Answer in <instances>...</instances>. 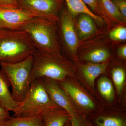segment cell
Returning a JSON list of instances; mask_svg holds the SVG:
<instances>
[{
    "label": "cell",
    "instance_id": "obj_1",
    "mask_svg": "<svg viewBox=\"0 0 126 126\" xmlns=\"http://www.w3.org/2000/svg\"><path fill=\"white\" fill-rule=\"evenodd\" d=\"M30 83L35 79L47 78L58 82L68 77L75 78L74 63L60 53H47L37 51L33 56Z\"/></svg>",
    "mask_w": 126,
    "mask_h": 126
},
{
    "label": "cell",
    "instance_id": "obj_2",
    "mask_svg": "<svg viewBox=\"0 0 126 126\" xmlns=\"http://www.w3.org/2000/svg\"><path fill=\"white\" fill-rule=\"evenodd\" d=\"M37 51L24 30L0 29V63L21 62L33 56Z\"/></svg>",
    "mask_w": 126,
    "mask_h": 126
},
{
    "label": "cell",
    "instance_id": "obj_3",
    "mask_svg": "<svg viewBox=\"0 0 126 126\" xmlns=\"http://www.w3.org/2000/svg\"><path fill=\"white\" fill-rule=\"evenodd\" d=\"M22 30L29 35L37 51L60 53L57 21L35 17Z\"/></svg>",
    "mask_w": 126,
    "mask_h": 126
},
{
    "label": "cell",
    "instance_id": "obj_4",
    "mask_svg": "<svg viewBox=\"0 0 126 126\" xmlns=\"http://www.w3.org/2000/svg\"><path fill=\"white\" fill-rule=\"evenodd\" d=\"M59 108L50 98L42 79L38 78L31 83L29 92L14 112V117L34 116Z\"/></svg>",
    "mask_w": 126,
    "mask_h": 126
},
{
    "label": "cell",
    "instance_id": "obj_5",
    "mask_svg": "<svg viewBox=\"0 0 126 126\" xmlns=\"http://www.w3.org/2000/svg\"><path fill=\"white\" fill-rule=\"evenodd\" d=\"M33 61L32 56L18 63H0L1 70L7 75L10 83L12 96L16 102H23L29 91Z\"/></svg>",
    "mask_w": 126,
    "mask_h": 126
},
{
    "label": "cell",
    "instance_id": "obj_6",
    "mask_svg": "<svg viewBox=\"0 0 126 126\" xmlns=\"http://www.w3.org/2000/svg\"><path fill=\"white\" fill-rule=\"evenodd\" d=\"M58 82L79 113L87 117L102 109L96 98L75 78L67 77Z\"/></svg>",
    "mask_w": 126,
    "mask_h": 126
},
{
    "label": "cell",
    "instance_id": "obj_7",
    "mask_svg": "<svg viewBox=\"0 0 126 126\" xmlns=\"http://www.w3.org/2000/svg\"><path fill=\"white\" fill-rule=\"evenodd\" d=\"M58 33L67 54L73 62L78 60L77 53L80 41L76 33L74 19L66 8L62 9L59 16Z\"/></svg>",
    "mask_w": 126,
    "mask_h": 126
},
{
    "label": "cell",
    "instance_id": "obj_8",
    "mask_svg": "<svg viewBox=\"0 0 126 126\" xmlns=\"http://www.w3.org/2000/svg\"><path fill=\"white\" fill-rule=\"evenodd\" d=\"M74 63L75 79L95 97L96 80L102 75L107 73L110 63H94L79 60Z\"/></svg>",
    "mask_w": 126,
    "mask_h": 126
},
{
    "label": "cell",
    "instance_id": "obj_9",
    "mask_svg": "<svg viewBox=\"0 0 126 126\" xmlns=\"http://www.w3.org/2000/svg\"><path fill=\"white\" fill-rule=\"evenodd\" d=\"M64 0H18L20 9L35 17L58 21Z\"/></svg>",
    "mask_w": 126,
    "mask_h": 126
},
{
    "label": "cell",
    "instance_id": "obj_10",
    "mask_svg": "<svg viewBox=\"0 0 126 126\" xmlns=\"http://www.w3.org/2000/svg\"><path fill=\"white\" fill-rule=\"evenodd\" d=\"M95 97L102 109H121L115 88L107 73L102 75L97 79L95 82Z\"/></svg>",
    "mask_w": 126,
    "mask_h": 126
},
{
    "label": "cell",
    "instance_id": "obj_11",
    "mask_svg": "<svg viewBox=\"0 0 126 126\" xmlns=\"http://www.w3.org/2000/svg\"><path fill=\"white\" fill-rule=\"evenodd\" d=\"M87 117L92 126H126V110L102 109Z\"/></svg>",
    "mask_w": 126,
    "mask_h": 126
},
{
    "label": "cell",
    "instance_id": "obj_12",
    "mask_svg": "<svg viewBox=\"0 0 126 126\" xmlns=\"http://www.w3.org/2000/svg\"><path fill=\"white\" fill-rule=\"evenodd\" d=\"M35 17L20 8H0V29L22 30Z\"/></svg>",
    "mask_w": 126,
    "mask_h": 126
},
{
    "label": "cell",
    "instance_id": "obj_13",
    "mask_svg": "<svg viewBox=\"0 0 126 126\" xmlns=\"http://www.w3.org/2000/svg\"><path fill=\"white\" fill-rule=\"evenodd\" d=\"M109 65L107 74L115 88L120 109L126 110V70L121 63L112 61Z\"/></svg>",
    "mask_w": 126,
    "mask_h": 126
},
{
    "label": "cell",
    "instance_id": "obj_14",
    "mask_svg": "<svg viewBox=\"0 0 126 126\" xmlns=\"http://www.w3.org/2000/svg\"><path fill=\"white\" fill-rule=\"evenodd\" d=\"M41 78L50 98L56 106L65 110L71 116L79 113L58 81L48 78Z\"/></svg>",
    "mask_w": 126,
    "mask_h": 126
},
{
    "label": "cell",
    "instance_id": "obj_15",
    "mask_svg": "<svg viewBox=\"0 0 126 126\" xmlns=\"http://www.w3.org/2000/svg\"><path fill=\"white\" fill-rule=\"evenodd\" d=\"M78 60L94 63H108L112 61L111 52L104 46H95L78 51Z\"/></svg>",
    "mask_w": 126,
    "mask_h": 126
},
{
    "label": "cell",
    "instance_id": "obj_16",
    "mask_svg": "<svg viewBox=\"0 0 126 126\" xmlns=\"http://www.w3.org/2000/svg\"><path fill=\"white\" fill-rule=\"evenodd\" d=\"M97 13L114 24H123L126 22V18L120 13L111 0H98Z\"/></svg>",
    "mask_w": 126,
    "mask_h": 126
},
{
    "label": "cell",
    "instance_id": "obj_17",
    "mask_svg": "<svg viewBox=\"0 0 126 126\" xmlns=\"http://www.w3.org/2000/svg\"><path fill=\"white\" fill-rule=\"evenodd\" d=\"M78 16L75 24L77 36L80 41L86 40L97 33L96 26L91 16L84 14H80Z\"/></svg>",
    "mask_w": 126,
    "mask_h": 126
},
{
    "label": "cell",
    "instance_id": "obj_18",
    "mask_svg": "<svg viewBox=\"0 0 126 126\" xmlns=\"http://www.w3.org/2000/svg\"><path fill=\"white\" fill-rule=\"evenodd\" d=\"M11 86L8 77L2 70H0V103L1 107L8 111L15 112L21 103L13 99L9 88Z\"/></svg>",
    "mask_w": 126,
    "mask_h": 126
},
{
    "label": "cell",
    "instance_id": "obj_19",
    "mask_svg": "<svg viewBox=\"0 0 126 126\" xmlns=\"http://www.w3.org/2000/svg\"><path fill=\"white\" fill-rule=\"evenodd\" d=\"M67 5L68 11L74 19L80 14H84L90 16L94 22L101 26L103 20L101 16L94 14L83 1L82 0H64Z\"/></svg>",
    "mask_w": 126,
    "mask_h": 126
},
{
    "label": "cell",
    "instance_id": "obj_20",
    "mask_svg": "<svg viewBox=\"0 0 126 126\" xmlns=\"http://www.w3.org/2000/svg\"><path fill=\"white\" fill-rule=\"evenodd\" d=\"M44 126H64L71 116L65 110L59 108L41 114Z\"/></svg>",
    "mask_w": 126,
    "mask_h": 126
},
{
    "label": "cell",
    "instance_id": "obj_21",
    "mask_svg": "<svg viewBox=\"0 0 126 126\" xmlns=\"http://www.w3.org/2000/svg\"><path fill=\"white\" fill-rule=\"evenodd\" d=\"M5 126H44L41 115L26 117H10Z\"/></svg>",
    "mask_w": 126,
    "mask_h": 126
},
{
    "label": "cell",
    "instance_id": "obj_22",
    "mask_svg": "<svg viewBox=\"0 0 126 126\" xmlns=\"http://www.w3.org/2000/svg\"><path fill=\"white\" fill-rule=\"evenodd\" d=\"M110 38L116 41H121L126 39V28L119 26L113 29L109 34Z\"/></svg>",
    "mask_w": 126,
    "mask_h": 126
},
{
    "label": "cell",
    "instance_id": "obj_23",
    "mask_svg": "<svg viewBox=\"0 0 126 126\" xmlns=\"http://www.w3.org/2000/svg\"><path fill=\"white\" fill-rule=\"evenodd\" d=\"M71 126H89L87 117L79 112L71 116Z\"/></svg>",
    "mask_w": 126,
    "mask_h": 126
},
{
    "label": "cell",
    "instance_id": "obj_24",
    "mask_svg": "<svg viewBox=\"0 0 126 126\" xmlns=\"http://www.w3.org/2000/svg\"><path fill=\"white\" fill-rule=\"evenodd\" d=\"M0 8L19 9L18 0H0Z\"/></svg>",
    "mask_w": 126,
    "mask_h": 126
},
{
    "label": "cell",
    "instance_id": "obj_25",
    "mask_svg": "<svg viewBox=\"0 0 126 126\" xmlns=\"http://www.w3.org/2000/svg\"><path fill=\"white\" fill-rule=\"evenodd\" d=\"M124 17L126 18V0H111Z\"/></svg>",
    "mask_w": 126,
    "mask_h": 126
},
{
    "label": "cell",
    "instance_id": "obj_26",
    "mask_svg": "<svg viewBox=\"0 0 126 126\" xmlns=\"http://www.w3.org/2000/svg\"><path fill=\"white\" fill-rule=\"evenodd\" d=\"M10 117L9 111L0 107V126H5Z\"/></svg>",
    "mask_w": 126,
    "mask_h": 126
},
{
    "label": "cell",
    "instance_id": "obj_27",
    "mask_svg": "<svg viewBox=\"0 0 126 126\" xmlns=\"http://www.w3.org/2000/svg\"><path fill=\"white\" fill-rule=\"evenodd\" d=\"M117 55L120 60L126 61V45L121 46L118 49Z\"/></svg>",
    "mask_w": 126,
    "mask_h": 126
},
{
    "label": "cell",
    "instance_id": "obj_28",
    "mask_svg": "<svg viewBox=\"0 0 126 126\" xmlns=\"http://www.w3.org/2000/svg\"><path fill=\"white\" fill-rule=\"evenodd\" d=\"M82 1L92 10L97 13L98 0H82Z\"/></svg>",
    "mask_w": 126,
    "mask_h": 126
},
{
    "label": "cell",
    "instance_id": "obj_29",
    "mask_svg": "<svg viewBox=\"0 0 126 126\" xmlns=\"http://www.w3.org/2000/svg\"><path fill=\"white\" fill-rule=\"evenodd\" d=\"M64 126H71V119L66 123Z\"/></svg>",
    "mask_w": 126,
    "mask_h": 126
},
{
    "label": "cell",
    "instance_id": "obj_30",
    "mask_svg": "<svg viewBox=\"0 0 126 126\" xmlns=\"http://www.w3.org/2000/svg\"><path fill=\"white\" fill-rule=\"evenodd\" d=\"M89 126H92V125H91V124H90V123H89Z\"/></svg>",
    "mask_w": 126,
    "mask_h": 126
},
{
    "label": "cell",
    "instance_id": "obj_31",
    "mask_svg": "<svg viewBox=\"0 0 126 126\" xmlns=\"http://www.w3.org/2000/svg\"><path fill=\"white\" fill-rule=\"evenodd\" d=\"M0 107H1V105L0 103Z\"/></svg>",
    "mask_w": 126,
    "mask_h": 126
}]
</instances>
